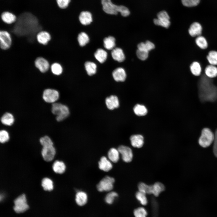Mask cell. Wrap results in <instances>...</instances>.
Wrapping results in <instances>:
<instances>
[{
    "label": "cell",
    "mask_w": 217,
    "mask_h": 217,
    "mask_svg": "<svg viewBox=\"0 0 217 217\" xmlns=\"http://www.w3.org/2000/svg\"><path fill=\"white\" fill-rule=\"evenodd\" d=\"M2 123L4 125L11 126L13 124L14 121L13 115L9 113H5L1 118Z\"/></svg>",
    "instance_id": "obj_33"
},
{
    "label": "cell",
    "mask_w": 217,
    "mask_h": 217,
    "mask_svg": "<svg viewBox=\"0 0 217 217\" xmlns=\"http://www.w3.org/2000/svg\"><path fill=\"white\" fill-rule=\"evenodd\" d=\"M42 97L45 102L48 103H53L58 99L59 94L55 90L48 89L44 91Z\"/></svg>",
    "instance_id": "obj_10"
},
{
    "label": "cell",
    "mask_w": 217,
    "mask_h": 217,
    "mask_svg": "<svg viewBox=\"0 0 217 217\" xmlns=\"http://www.w3.org/2000/svg\"><path fill=\"white\" fill-rule=\"evenodd\" d=\"M75 200L76 203L78 206H83L87 203V195L86 193L83 191H78L75 195Z\"/></svg>",
    "instance_id": "obj_20"
},
{
    "label": "cell",
    "mask_w": 217,
    "mask_h": 217,
    "mask_svg": "<svg viewBox=\"0 0 217 217\" xmlns=\"http://www.w3.org/2000/svg\"><path fill=\"white\" fill-rule=\"evenodd\" d=\"M138 191L146 194H150L151 185L141 182L138 184Z\"/></svg>",
    "instance_id": "obj_41"
},
{
    "label": "cell",
    "mask_w": 217,
    "mask_h": 217,
    "mask_svg": "<svg viewBox=\"0 0 217 217\" xmlns=\"http://www.w3.org/2000/svg\"><path fill=\"white\" fill-rule=\"evenodd\" d=\"M85 67L89 75L92 76L96 73L97 66L95 63L89 61H86L85 63Z\"/></svg>",
    "instance_id": "obj_34"
},
{
    "label": "cell",
    "mask_w": 217,
    "mask_h": 217,
    "mask_svg": "<svg viewBox=\"0 0 217 217\" xmlns=\"http://www.w3.org/2000/svg\"><path fill=\"white\" fill-rule=\"evenodd\" d=\"M195 42L196 45L202 50L207 49L208 47V43L206 38L201 35L195 38Z\"/></svg>",
    "instance_id": "obj_26"
},
{
    "label": "cell",
    "mask_w": 217,
    "mask_h": 217,
    "mask_svg": "<svg viewBox=\"0 0 217 217\" xmlns=\"http://www.w3.org/2000/svg\"><path fill=\"white\" fill-rule=\"evenodd\" d=\"M14 209L17 213L24 212L29 208L27 204L25 195L22 194L14 200Z\"/></svg>",
    "instance_id": "obj_7"
},
{
    "label": "cell",
    "mask_w": 217,
    "mask_h": 217,
    "mask_svg": "<svg viewBox=\"0 0 217 217\" xmlns=\"http://www.w3.org/2000/svg\"><path fill=\"white\" fill-rule=\"evenodd\" d=\"M214 134L209 128H205L202 131L198 143L202 147L206 148L209 146L214 141Z\"/></svg>",
    "instance_id": "obj_5"
},
{
    "label": "cell",
    "mask_w": 217,
    "mask_h": 217,
    "mask_svg": "<svg viewBox=\"0 0 217 217\" xmlns=\"http://www.w3.org/2000/svg\"><path fill=\"white\" fill-rule=\"evenodd\" d=\"M131 143L132 146L136 148H140L144 144V138L140 134H135L132 135L130 138Z\"/></svg>",
    "instance_id": "obj_16"
},
{
    "label": "cell",
    "mask_w": 217,
    "mask_h": 217,
    "mask_svg": "<svg viewBox=\"0 0 217 217\" xmlns=\"http://www.w3.org/2000/svg\"><path fill=\"white\" fill-rule=\"evenodd\" d=\"M102 9L106 14L117 15L120 13L122 17H126L130 14L128 8L124 5H118L113 3L111 0H102Z\"/></svg>",
    "instance_id": "obj_3"
},
{
    "label": "cell",
    "mask_w": 217,
    "mask_h": 217,
    "mask_svg": "<svg viewBox=\"0 0 217 217\" xmlns=\"http://www.w3.org/2000/svg\"><path fill=\"white\" fill-rule=\"evenodd\" d=\"M115 180L112 177L106 176L102 178L97 185V190L99 192L111 191L113 188Z\"/></svg>",
    "instance_id": "obj_6"
},
{
    "label": "cell",
    "mask_w": 217,
    "mask_h": 217,
    "mask_svg": "<svg viewBox=\"0 0 217 217\" xmlns=\"http://www.w3.org/2000/svg\"><path fill=\"white\" fill-rule=\"evenodd\" d=\"M209 64L217 66V51L211 50L209 51L206 56Z\"/></svg>",
    "instance_id": "obj_30"
},
{
    "label": "cell",
    "mask_w": 217,
    "mask_h": 217,
    "mask_svg": "<svg viewBox=\"0 0 217 217\" xmlns=\"http://www.w3.org/2000/svg\"><path fill=\"white\" fill-rule=\"evenodd\" d=\"M35 64L36 67L42 73L47 71L49 67L48 61L41 57H39L36 59L35 61Z\"/></svg>",
    "instance_id": "obj_15"
},
{
    "label": "cell",
    "mask_w": 217,
    "mask_h": 217,
    "mask_svg": "<svg viewBox=\"0 0 217 217\" xmlns=\"http://www.w3.org/2000/svg\"><path fill=\"white\" fill-rule=\"evenodd\" d=\"M9 137L8 132L4 130H2L0 132V141L2 143L8 141Z\"/></svg>",
    "instance_id": "obj_48"
},
{
    "label": "cell",
    "mask_w": 217,
    "mask_h": 217,
    "mask_svg": "<svg viewBox=\"0 0 217 217\" xmlns=\"http://www.w3.org/2000/svg\"><path fill=\"white\" fill-rule=\"evenodd\" d=\"M71 0H56L58 7L62 9L67 8L71 2Z\"/></svg>",
    "instance_id": "obj_47"
},
{
    "label": "cell",
    "mask_w": 217,
    "mask_h": 217,
    "mask_svg": "<svg viewBox=\"0 0 217 217\" xmlns=\"http://www.w3.org/2000/svg\"><path fill=\"white\" fill-rule=\"evenodd\" d=\"M198 83V95L201 101L214 102L217 100V87L212 78L203 74Z\"/></svg>",
    "instance_id": "obj_2"
},
{
    "label": "cell",
    "mask_w": 217,
    "mask_h": 217,
    "mask_svg": "<svg viewBox=\"0 0 217 217\" xmlns=\"http://www.w3.org/2000/svg\"><path fill=\"white\" fill-rule=\"evenodd\" d=\"M39 141L43 147L53 145V143L51 140L47 136L41 137Z\"/></svg>",
    "instance_id": "obj_44"
},
{
    "label": "cell",
    "mask_w": 217,
    "mask_h": 217,
    "mask_svg": "<svg viewBox=\"0 0 217 217\" xmlns=\"http://www.w3.org/2000/svg\"><path fill=\"white\" fill-rule=\"evenodd\" d=\"M41 185L44 190L46 191H51L53 188V183L50 179L45 178L42 179Z\"/></svg>",
    "instance_id": "obj_37"
},
{
    "label": "cell",
    "mask_w": 217,
    "mask_h": 217,
    "mask_svg": "<svg viewBox=\"0 0 217 217\" xmlns=\"http://www.w3.org/2000/svg\"><path fill=\"white\" fill-rule=\"evenodd\" d=\"M165 188L163 184L159 182H156L151 185L150 194L157 197L165 190Z\"/></svg>",
    "instance_id": "obj_22"
},
{
    "label": "cell",
    "mask_w": 217,
    "mask_h": 217,
    "mask_svg": "<svg viewBox=\"0 0 217 217\" xmlns=\"http://www.w3.org/2000/svg\"><path fill=\"white\" fill-rule=\"evenodd\" d=\"M118 196V194L116 192L110 191L106 195L105 197V201L108 204H112Z\"/></svg>",
    "instance_id": "obj_42"
},
{
    "label": "cell",
    "mask_w": 217,
    "mask_h": 217,
    "mask_svg": "<svg viewBox=\"0 0 217 217\" xmlns=\"http://www.w3.org/2000/svg\"><path fill=\"white\" fill-rule=\"evenodd\" d=\"M134 214L135 217H147V212L144 208L140 207L134 210Z\"/></svg>",
    "instance_id": "obj_40"
},
{
    "label": "cell",
    "mask_w": 217,
    "mask_h": 217,
    "mask_svg": "<svg viewBox=\"0 0 217 217\" xmlns=\"http://www.w3.org/2000/svg\"><path fill=\"white\" fill-rule=\"evenodd\" d=\"M113 78L116 81H124L126 77V74L124 70L122 68H118L112 72Z\"/></svg>",
    "instance_id": "obj_19"
},
{
    "label": "cell",
    "mask_w": 217,
    "mask_h": 217,
    "mask_svg": "<svg viewBox=\"0 0 217 217\" xmlns=\"http://www.w3.org/2000/svg\"><path fill=\"white\" fill-rule=\"evenodd\" d=\"M157 18L154 19V23L156 25L160 26L165 28H168L170 24V17L165 11L159 12L157 15Z\"/></svg>",
    "instance_id": "obj_8"
},
{
    "label": "cell",
    "mask_w": 217,
    "mask_h": 217,
    "mask_svg": "<svg viewBox=\"0 0 217 217\" xmlns=\"http://www.w3.org/2000/svg\"><path fill=\"white\" fill-rule=\"evenodd\" d=\"M52 112L56 115V119L60 121L66 118L69 115V110L66 105L60 103H54L52 105Z\"/></svg>",
    "instance_id": "obj_4"
},
{
    "label": "cell",
    "mask_w": 217,
    "mask_h": 217,
    "mask_svg": "<svg viewBox=\"0 0 217 217\" xmlns=\"http://www.w3.org/2000/svg\"><path fill=\"white\" fill-rule=\"evenodd\" d=\"M205 74L207 77L213 78L217 77V66L210 64L206 65L204 69Z\"/></svg>",
    "instance_id": "obj_25"
},
{
    "label": "cell",
    "mask_w": 217,
    "mask_h": 217,
    "mask_svg": "<svg viewBox=\"0 0 217 217\" xmlns=\"http://www.w3.org/2000/svg\"><path fill=\"white\" fill-rule=\"evenodd\" d=\"M213 146V152L215 156L217 157V129L214 134V139Z\"/></svg>",
    "instance_id": "obj_49"
},
{
    "label": "cell",
    "mask_w": 217,
    "mask_h": 217,
    "mask_svg": "<svg viewBox=\"0 0 217 217\" xmlns=\"http://www.w3.org/2000/svg\"><path fill=\"white\" fill-rule=\"evenodd\" d=\"M118 149L124 162L128 163L132 161L133 154L132 149L130 147L126 146L121 145L118 147Z\"/></svg>",
    "instance_id": "obj_9"
},
{
    "label": "cell",
    "mask_w": 217,
    "mask_h": 217,
    "mask_svg": "<svg viewBox=\"0 0 217 217\" xmlns=\"http://www.w3.org/2000/svg\"><path fill=\"white\" fill-rule=\"evenodd\" d=\"M120 154L118 149L111 148L108 153V159L112 162L116 163L119 159Z\"/></svg>",
    "instance_id": "obj_27"
},
{
    "label": "cell",
    "mask_w": 217,
    "mask_h": 217,
    "mask_svg": "<svg viewBox=\"0 0 217 217\" xmlns=\"http://www.w3.org/2000/svg\"><path fill=\"white\" fill-rule=\"evenodd\" d=\"M107 56V52L101 49H98L94 53V56L101 63L105 61Z\"/></svg>",
    "instance_id": "obj_31"
},
{
    "label": "cell",
    "mask_w": 217,
    "mask_h": 217,
    "mask_svg": "<svg viewBox=\"0 0 217 217\" xmlns=\"http://www.w3.org/2000/svg\"><path fill=\"white\" fill-rule=\"evenodd\" d=\"M149 52L138 49L136 51V54L138 58L142 60H146L148 56Z\"/></svg>",
    "instance_id": "obj_45"
},
{
    "label": "cell",
    "mask_w": 217,
    "mask_h": 217,
    "mask_svg": "<svg viewBox=\"0 0 217 217\" xmlns=\"http://www.w3.org/2000/svg\"><path fill=\"white\" fill-rule=\"evenodd\" d=\"M138 49L149 52L155 48V45L151 42L147 41L145 42H141L138 45Z\"/></svg>",
    "instance_id": "obj_36"
},
{
    "label": "cell",
    "mask_w": 217,
    "mask_h": 217,
    "mask_svg": "<svg viewBox=\"0 0 217 217\" xmlns=\"http://www.w3.org/2000/svg\"><path fill=\"white\" fill-rule=\"evenodd\" d=\"M38 41L40 44L46 45L50 40L51 36L49 33L45 31L39 32L36 35Z\"/></svg>",
    "instance_id": "obj_23"
},
{
    "label": "cell",
    "mask_w": 217,
    "mask_h": 217,
    "mask_svg": "<svg viewBox=\"0 0 217 217\" xmlns=\"http://www.w3.org/2000/svg\"><path fill=\"white\" fill-rule=\"evenodd\" d=\"M113 58L119 62L123 61L125 59V56L122 50L119 48L113 49L111 52Z\"/></svg>",
    "instance_id": "obj_24"
},
{
    "label": "cell",
    "mask_w": 217,
    "mask_h": 217,
    "mask_svg": "<svg viewBox=\"0 0 217 217\" xmlns=\"http://www.w3.org/2000/svg\"><path fill=\"white\" fill-rule=\"evenodd\" d=\"M203 31V28L201 24L197 22H194L190 26L188 30V33L191 37L196 38L201 35Z\"/></svg>",
    "instance_id": "obj_13"
},
{
    "label": "cell",
    "mask_w": 217,
    "mask_h": 217,
    "mask_svg": "<svg viewBox=\"0 0 217 217\" xmlns=\"http://www.w3.org/2000/svg\"><path fill=\"white\" fill-rule=\"evenodd\" d=\"M189 69L191 73L195 76H200L202 71V68L200 63L198 61H193L189 66Z\"/></svg>",
    "instance_id": "obj_21"
},
{
    "label": "cell",
    "mask_w": 217,
    "mask_h": 217,
    "mask_svg": "<svg viewBox=\"0 0 217 217\" xmlns=\"http://www.w3.org/2000/svg\"><path fill=\"white\" fill-rule=\"evenodd\" d=\"M115 38L112 36L106 37L103 40L104 47L108 50L112 49L115 46Z\"/></svg>",
    "instance_id": "obj_32"
},
{
    "label": "cell",
    "mask_w": 217,
    "mask_h": 217,
    "mask_svg": "<svg viewBox=\"0 0 217 217\" xmlns=\"http://www.w3.org/2000/svg\"><path fill=\"white\" fill-rule=\"evenodd\" d=\"M52 73L56 75H59L62 72V68L61 65L57 63L53 64L51 66Z\"/></svg>",
    "instance_id": "obj_43"
},
{
    "label": "cell",
    "mask_w": 217,
    "mask_h": 217,
    "mask_svg": "<svg viewBox=\"0 0 217 217\" xmlns=\"http://www.w3.org/2000/svg\"><path fill=\"white\" fill-rule=\"evenodd\" d=\"M200 0H181L183 5L186 7H190L197 5Z\"/></svg>",
    "instance_id": "obj_46"
},
{
    "label": "cell",
    "mask_w": 217,
    "mask_h": 217,
    "mask_svg": "<svg viewBox=\"0 0 217 217\" xmlns=\"http://www.w3.org/2000/svg\"><path fill=\"white\" fill-rule=\"evenodd\" d=\"M80 23L84 26L90 24L93 21V15L88 11H83L80 14L79 16Z\"/></svg>",
    "instance_id": "obj_14"
},
{
    "label": "cell",
    "mask_w": 217,
    "mask_h": 217,
    "mask_svg": "<svg viewBox=\"0 0 217 217\" xmlns=\"http://www.w3.org/2000/svg\"><path fill=\"white\" fill-rule=\"evenodd\" d=\"M0 47L3 50H7L11 46V39L10 34L6 31L0 32Z\"/></svg>",
    "instance_id": "obj_11"
},
{
    "label": "cell",
    "mask_w": 217,
    "mask_h": 217,
    "mask_svg": "<svg viewBox=\"0 0 217 217\" xmlns=\"http://www.w3.org/2000/svg\"><path fill=\"white\" fill-rule=\"evenodd\" d=\"M55 149L53 145L43 147L41 154L43 159L49 162L54 158L55 154Z\"/></svg>",
    "instance_id": "obj_12"
},
{
    "label": "cell",
    "mask_w": 217,
    "mask_h": 217,
    "mask_svg": "<svg viewBox=\"0 0 217 217\" xmlns=\"http://www.w3.org/2000/svg\"><path fill=\"white\" fill-rule=\"evenodd\" d=\"M77 40L79 45L81 46H83L89 42V38L86 33L82 32L79 34Z\"/></svg>",
    "instance_id": "obj_39"
},
{
    "label": "cell",
    "mask_w": 217,
    "mask_h": 217,
    "mask_svg": "<svg viewBox=\"0 0 217 217\" xmlns=\"http://www.w3.org/2000/svg\"><path fill=\"white\" fill-rule=\"evenodd\" d=\"M135 114L139 116H143L146 115L147 113V110L144 105L137 104L133 108Z\"/></svg>",
    "instance_id": "obj_35"
},
{
    "label": "cell",
    "mask_w": 217,
    "mask_h": 217,
    "mask_svg": "<svg viewBox=\"0 0 217 217\" xmlns=\"http://www.w3.org/2000/svg\"><path fill=\"white\" fill-rule=\"evenodd\" d=\"M52 168L55 172L61 174L65 171L66 166L63 162L57 160L53 163Z\"/></svg>",
    "instance_id": "obj_29"
},
{
    "label": "cell",
    "mask_w": 217,
    "mask_h": 217,
    "mask_svg": "<svg viewBox=\"0 0 217 217\" xmlns=\"http://www.w3.org/2000/svg\"><path fill=\"white\" fill-rule=\"evenodd\" d=\"M1 18L2 20L8 24H11L16 21L17 18L15 16L9 12H5L2 13Z\"/></svg>",
    "instance_id": "obj_28"
},
{
    "label": "cell",
    "mask_w": 217,
    "mask_h": 217,
    "mask_svg": "<svg viewBox=\"0 0 217 217\" xmlns=\"http://www.w3.org/2000/svg\"><path fill=\"white\" fill-rule=\"evenodd\" d=\"M112 162L105 156H102L98 163L99 168L104 171L107 172L112 168Z\"/></svg>",
    "instance_id": "obj_18"
},
{
    "label": "cell",
    "mask_w": 217,
    "mask_h": 217,
    "mask_svg": "<svg viewBox=\"0 0 217 217\" xmlns=\"http://www.w3.org/2000/svg\"><path fill=\"white\" fill-rule=\"evenodd\" d=\"M105 102L107 108L111 110L118 108L119 105L118 99L115 95H111L107 97L105 99Z\"/></svg>",
    "instance_id": "obj_17"
},
{
    "label": "cell",
    "mask_w": 217,
    "mask_h": 217,
    "mask_svg": "<svg viewBox=\"0 0 217 217\" xmlns=\"http://www.w3.org/2000/svg\"><path fill=\"white\" fill-rule=\"evenodd\" d=\"M135 197L138 201L142 205L145 206L147 204L148 200L146 194L138 191L135 194Z\"/></svg>",
    "instance_id": "obj_38"
},
{
    "label": "cell",
    "mask_w": 217,
    "mask_h": 217,
    "mask_svg": "<svg viewBox=\"0 0 217 217\" xmlns=\"http://www.w3.org/2000/svg\"><path fill=\"white\" fill-rule=\"evenodd\" d=\"M13 32L18 36H27L33 40L36 34L41 30L37 19L29 13H24L17 19Z\"/></svg>",
    "instance_id": "obj_1"
}]
</instances>
